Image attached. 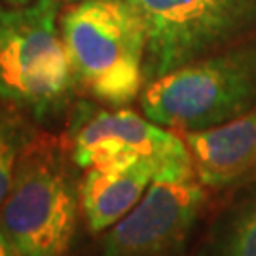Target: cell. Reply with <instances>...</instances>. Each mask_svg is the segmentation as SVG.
Here are the masks:
<instances>
[{
	"label": "cell",
	"mask_w": 256,
	"mask_h": 256,
	"mask_svg": "<svg viewBox=\"0 0 256 256\" xmlns=\"http://www.w3.org/2000/svg\"><path fill=\"white\" fill-rule=\"evenodd\" d=\"M202 256H256V192L216 218Z\"/></svg>",
	"instance_id": "obj_10"
},
{
	"label": "cell",
	"mask_w": 256,
	"mask_h": 256,
	"mask_svg": "<svg viewBox=\"0 0 256 256\" xmlns=\"http://www.w3.org/2000/svg\"><path fill=\"white\" fill-rule=\"evenodd\" d=\"M68 156L80 169L126 167L146 162L154 180L196 176L192 154L180 133L124 106L78 104L68 128Z\"/></svg>",
	"instance_id": "obj_6"
},
{
	"label": "cell",
	"mask_w": 256,
	"mask_h": 256,
	"mask_svg": "<svg viewBox=\"0 0 256 256\" xmlns=\"http://www.w3.org/2000/svg\"><path fill=\"white\" fill-rule=\"evenodd\" d=\"M154 182V169L146 162L126 167L86 169L78 184L80 210L90 232L112 228L133 209Z\"/></svg>",
	"instance_id": "obj_9"
},
{
	"label": "cell",
	"mask_w": 256,
	"mask_h": 256,
	"mask_svg": "<svg viewBox=\"0 0 256 256\" xmlns=\"http://www.w3.org/2000/svg\"><path fill=\"white\" fill-rule=\"evenodd\" d=\"M61 36L78 90L126 106L144 88L146 30L126 0H80L61 14Z\"/></svg>",
	"instance_id": "obj_2"
},
{
	"label": "cell",
	"mask_w": 256,
	"mask_h": 256,
	"mask_svg": "<svg viewBox=\"0 0 256 256\" xmlns=\"http://www.w3.org/2000/svg\"><path fill=\"white\" fill-rule=\"evenodd\" d=\"M0 256H19V252L14 248V245L8 241V238L0 232Z\"/></svg>",
	"instance_id": "obj_12"
},
{
	"label": "cell",
	"mask_w": 256,
	"mask_h": 256,
	"mask_svg": "<svg viewBox=\"0 0 256 256\" xmlns=\"http://www.w3.org/2000/svg\"><path fill=\"white\" fill-rule=\"evenodd\" d=\"M256 106V40L203 57L144 84L140 110L176 133L202 131Z\"/></svg>",
	"instance_id": "obj_4"
},
{
	"label": "cell",
	"mask_w": 256,
	"mask_h": 256,
	"mask_svg": "<svg viewBox=\"0 0 256 256\" xmlns=\"http://www.w3.org/2000/svg\"><path fill=\"white\" fill-rule=\"evenodd\" d=\"M34 137L23 114L0 106V203L8 194L19 156Z\"/></svg>",
	"instance_id": "obj_11"
},
{
	"label": "cell",
	"mask_w": 256,
	"mask_h": 256,
	"mask_svg": "<svg viewBox=\"0 0 256 256\" xmlns=\"http://www.w3.org/2000/svg\"><path fill=\"white\" fill-rule=\"evenodd\" d=\"M78 92L61 36V0L0 4V106L46 120Z\"/></svg>",
	"instance_id": "obj_1"
},
{
	"label": "cell",
	"mask_w": 256,
	"mask_h": 256,
	"mask_svg": "<svg viewBox=\"0 0 256 256\" xmlns=\"http://www.w3.org/2000/svg\"><path fill=\"white\" fill-rule=\"evenodd\" d=\"M146 30L144 84L222 52L256 28V0H126Z\"/></svg>",
	"instance_id": "obj_5"
},
{
	"label": "cell",
	"mask_w": 256,
	"mask_h": 256,
	"mask_svg": "<svg viewBox=\"0 0 256 256\" xmlns=\"http://www.w3.org/2000/svg\"><path fill=\"white\" fill-rule=\"evenodd\" d=\"M180 135L203 186L224 190L256 182V106L226 124Z\"/></svg>",
	"instance_id": "obj_8"
},
{
	"label": "cell",
	"mask_w": 256,
	"mask_h": 256,
	"mask_svg": "<svg viewBox=\"0 0 256 256\" xmlns=\"http://www.w3.org/2000/svg\"><path fill=\"white\" fill-rule=\"evenodd\" d=\"M205 200L198 176L154 180L140 202L106 230L99 256H186Z\"/></svg>",
	"instance_id": "obj_7"
},
{
	"label": "cell",
	"mask_w": 256,
	"mask_h": 256,
	"mask_svg": "<svg viewBox=\"0 0 256 256\" xmlns=\"http://www.w3.org/2000/svg\"><path fill=\"white\" fill-rule=\"evenodd\" d=\"M70 156L48 137H34L19 156L0 203V232L19 256H64L76 234L80 192Z\"/></svg>",
	"instance_id": "obj_3"
},
{
	"label": "cell",
	"mask_w": 256,
	"mask_h": 256,
	"mask_svg": "<svg viewBox=\"0 0 256 256\" xmlns=\"http://www.w3.org/2000/svg\"><path fill=\"white\" fill-rule=\"evenodd\" d=\"M27 2H30V0H0V4H6V6H21Z\"/></svg>",
	"instance_id": "obj_13"
},
{
	"label": "cell",
	"mask_w": 256,
	"mask_h": 256,
	"mask_svg": "<svg viewBox=\"0 0 256 256\" xmlns=\"http://www.w3.org/2000/svg\"><path fill=\"white\" fill-rule=\"evenodd\" d=\"M66 2H80V0H66Z\"/></svg>",
	"instance_id": "obj_14"
}]
</instances>
